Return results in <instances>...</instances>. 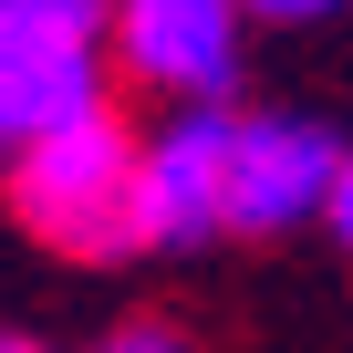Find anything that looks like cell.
<instances>
[{
  "label": "cell",
  "instance_id": "cell-2",
  "mask_svg": "<svg viewBox=\"0 0 353 353\" xmlns=\"http://www.w3.org/2000/svg\"><path fill=\"white\" fill-rule=\"evenodd\" d=\"M114 11L104 0H0V156L104 104Z\"/></svg>",
  "mask_w": 353,
  "mask_h": 353
},
{
  "label": "cell",
  "instance_id": "cell-7",
  "mask_svg": "<svg viewBox=\"0 0 353 353\" xmlns=\"http://www.w3.org/2000/svg\"><path fill=\"white\" fill-rule=\"evenodd\" d=\"M322 219H332V239L353 250V145H343V176H332V208H322Z\"/></svg>",
  "mask_w": 353,
  "mask_h": 353
},
{
  "label": "cell",
  "instance_id": "cell-9",
  "mask_svg": "<svg viewBox=\"0 0 353 353\" xmlns=\"http://www.w3.org/2000/svg\"><path fill=\"white\" fill-rule=\"evenodd\" d=\"M0 353H52V343L42 332H0Z\"/></svg>",
  "mask_w": 353,
  "mask_h": 353
},
{
  "label": "cell",
  "instance_id": "cell-5",
  "mask_svg": "<svg viewBox=\"0 0 353 353\" xmlns=\"http://www.w3.org/2000/svg\"><path fill=\"white\" fill-rule=\"evenodd\" d=\"M229 104H176L145 135V250L229 239Z\"/></svg>",
  "mask_w": 353,
  "mask_h": 353
},
{
  "label": "cell",
  "instance_id": "cell-6",
  "mask_svg": "<svg viewBox=\"0 0 353 353\" xmlns=\"http://www.w3.org/2000/svg\"><path fill=\"white\" fill-rule=\"evenodd\" d=\"M94 353H198V332H188V322H166V312H135V322H114Z\"/></svg>",
  "mask_w": 353,
  "mask_h": 353
},
{
  "label": "cell",
  "instance_id": "cell-3",
  "mask_svg": "<svg viewBox=\"0 0 353 353\" xmlns=\"http://www.w3.org/2000/svg\"><path fill=\"white\" fill-rule=\"evenodd\" d=\"M250 21V0H114V73L166 104H229Z\"/></svg>",
  "mask_w": 353,
  "mask_h": 353
},
{
  "label": "cell",
  "instance_id": "cell-8",
  "mask_svg": "<svg viewBox=\"0 0 353 353\" xmlns=\"http://www.w3.org/2000/svg\"><path fill=\"white\" fill-rule=\"evenodd\" d=\"M260 21H322V11H343V0H250Z\"/></svg>",
  "mask_w": 353,
  "mask_h": 353
},
{
  "label": "cell",
  "instance_id": "cell-1",
  "mask_svg": "<svg viewBox=\"0 0 353 353\" xmlns=\"http://www.w3.org/2000/svg\"><path fill=\"white\" fill-rule=\"evenodd\" d=\"M0 198H11L21 239H42L52 260H83V270L145 260V135L114 104H94L0 156Z\"/></svg>",
  "mask_w": 353,
  "mask_h": 353
},
{
  "label": "cell",
  "instance_id": "cell-4",
  "mask_svg": "<svg viewBox=\"0 0 353 353\" xmlns=\"http://www.w3.org/2000/svg\"><path fill=\"white\" fill-rule=\"evenodd\" d=\"M343 145L312 114H239L229 125V239H281L332 208Z\"/></svg>",
  "mask_w": 353,
  "mask_h": 353
}]
</instances>
